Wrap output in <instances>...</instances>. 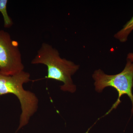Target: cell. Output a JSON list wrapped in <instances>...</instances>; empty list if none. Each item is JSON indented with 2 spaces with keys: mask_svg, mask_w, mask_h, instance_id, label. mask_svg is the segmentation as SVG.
Masks as SVG:
<instances>
[{
  "mask_svg": "<svg viewBox=\"0 0 133 133\" xmlns=\"http://www.w3.org/2000/svg\"><path fill=\"white\" fill-rule=\"evenodd\" d=\"M31 64H44L47 66L48 75L45 78L62 82L61 90L71 93L76 91L77 87L72 77L78 71L79 65L62 58L58 50L50 44L43 43Z\"/></svg>",
  "mask_w": 133,
  "mask_h": 133,
  "instance_id": "cell-1",
  "label": "cell"
},
{
  "mask_svg": "<svg viewBox=\"0 0 133 133\" xmlns=\"http://www.w3.org/2000/svg\"><path fill=\"white\" fill-rule=\"evenodd\" d=\"M30 78V74L24 71L13 76L4 75L0 72V96L13 94L21 104V113L17 131L29 124L38 109L39 100L37 96L23 88L24 84L31 81Z\"/></svg>",
  "mask_w": 133,
  "mask_h": 133,
  "instance_id": "cell-2",
  "label": "cell"
},
{
  "mask_svg": "<svg viewBox=\"0 0 133 133\" xmlns=\"http://www.w3.org/2000/svg\"><path fill=\"white\" fill-rule=\"evenodd\" d=\"M94 80L95 90L98 92H102L107 87H112L118 92V96L117 100L107 114L112 110L116 109L121 102L120 98L124 95H127L130 98L132 104L131 110L133 113V62L127 60V63L124 70L115 75L105 74L101 69L95 71L92 75Z\"/></svg>",
  "mask_w": 133,
  "mask_h": 133,
  "instance_id": "cell-3",
  "label": "cell"
},
{
  "mask_svg": "<svg viewBox=\"0 0 133 133\" xmlns=\"http://www.w3.org/2000/svg\"><path fill=\"white\" fill-rule=\"evenodd\" d=\"M22 58L18 42L8 32L0 30V72L13 76L24 71Z\"/></svg>",
  "mask_w": 133,
  "mask_h": 133,
  "instance_id": "cell-4",
  "label": "cell"
},
{
  "mask_svg": "<svg viewBox=\"0 0 133 133\" xmlns=\"http://www.w3.org/2000/svg\"><path fill=\"white\" fill-rule=\"evenodd\" d=\"M133 30V16L131 19L127 22L123 28L114 35V37L121 42H127L129 35Z\"/></svg>",
  "mask_w": 133,
  "mask_h": 133,
  "instance_id": "cell-5",
  "label": "cell"
},
{
  "mask_svg": "<svg viewBox=\"0 0 133 133\" xmlns=\"http://www.w3.org/2000/svg\"><path fill=\"white\" fill-rule=\"evenodd\" d=\"M8 3L7 0H0V12L3 17L4 26L6 28H9L13 24L12 19L8 14L7 10Z\"/></svg>",
  "mask_w": 133,
  "mask_h": 133,
  "instance_id": "cell-6",
  "label": "cell"
},
{
  "mask_svg": "<svg viewBox=\"0 0 133 133\" xmlns=\"http://www.w3.org/2000/svg\"><path fill=\"white\" fill-rule=\"evenodd\" d=\"M127 60L133 62V52H129L127 56Z\"/></svg>",
  "mask_w": 133,
  "mask_h": 133,
  "instance_id": "cell-7",
  "label": "cell"
}]
</instances>
